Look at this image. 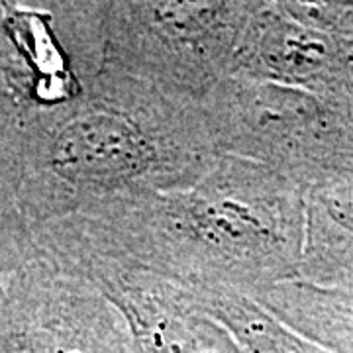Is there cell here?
<instances>
[{"label":"cell","mask_w":353,"mask_h":353,"mask_svg":"<svg viewBox=\"0 0 353 353\" xmlns=\"http://www.w3.org/2000/svg\"><path fill=\"white\" fill-rule=\"evenodd\" d=\"M0 353H134L120 308L83 279L26 285L0 330Z\"/></svg>","instance_id":"obj_7"},{"label":"cell","mask_w":353,"mask_h":353,"mask_svg":"<svg viewBox=\"0 0 353 353\" xmlns=\"http://www.w3.org/2000/svg\"><path fill=\"white\" fill-rule=\"evenodd\" d=\"M255 303L283 324L334 353H353V283L289 281Z\"/></svg>","instance_id":"obj_9"},{"label":"cell","mask_w":353,"mask_h":353,"mask_svg":"<svg viewBox=\"0 0 353 353\" xmlns=\"http://www.w3.org/2000/svg\"><path fill=\"white\" fill-rule=\"evenodd\" d=\"M192 292L202 308L230 328L252 353H334L283 324L250 296L228 289Z\"/></svg>","instance_id":"obj_10"},{"label":"cell","mask_w":353,"mask_h":353,"mask_svg":"<svg viewBox=\"0 0 353 353\" xmlns=\"http://www.w3.org/2000/svg\"><path fill=\"white\" fill-rule=\"evenodd\" d=\"M53 250L65 273L87 281L120 308L134 353H252L190 289L65 238H55Z\"/></svg>","instance_id":"obj_6"},{"label":"cell","mask_w":353,"mask_h":353,"mask_svg":"<svg viewBox=\"0 0 353 353\" xmlns=\"http://www.w3.org/2000/svg\"><path fill=\"white\" fill-rule=\"evenodd\" d=\"M304 192L275 167L222 155L185 189L104 202L65 218L55 234L185 289L257 301L301 277Z\"/></svg>","instance_id":"obj_1"},{"label":"cell","mask_w":353,"mask_h":353,"mask_svg":"<svg viewBox=\"0 0 353 353\" xmlns=\"http://www.w3.org/2000/svg\"><path fill=\"white\" fill-rule=\"evenodd\" d=\"M220 157L202 104L175 101L106 61L32 143L39 201L65 218L124 196L185 189Z\"/></svg>","instance_id":"obj_2"},{"label":"cell","mask_w":353,"mask_h":353,"mask_svg":"<svg viewBox=\"0 0 353 353\" xmlns=\"http://www.w3.org/2000/svg\"><path fill=\"white\" fill-rule=\"evenodd\" d=\"M255 2L118 0L104 6V61L187 104L234 73Z\"/></svg>","instance_id":"obj_3"},{"label":"cell","mask_w":353,"mask_h":353,"mask_svg":"<svg viewBox=\"0 0 353 353\" xmlns=\"http://www.w3.org/2000/svg\"><path fill=\"white\" fill-rule=\"evenodd\" d=\"M301 281L353 283V155L324 165L308 183Z\"/></svg>","instance_id":"obj_8"},{"label":"cell","mask_w":353,"mask_h":353,"mask_svg":"<svg viewBox=\"0 0 353 353\" xmlns=\"http://www.w3.org/2000/svg\"><path fill=\"white\" fill-rule=\"evenodd\" d=\"M234 73L353 102V2H255Z\"/></svg>","instance_id":"obj_5"},{"label":"cell","mask_w":353,"mask_h":353,"mask_svg":"<svg viewBox=\"0 0 353 353\" xmlns=\"http://www.w3.org/2000/svg\"><path fill=\"white\" fill-rule=\"evenodd\" d=\"M202 112L222 155L275 167L304 189L324 165L353 155L352 101L232 73Z\"/></svg>","instance_id":"obj_4"}]
</instances>
